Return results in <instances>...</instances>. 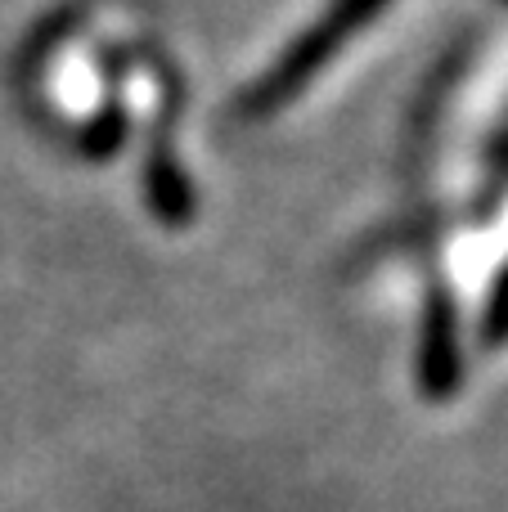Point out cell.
<instances>
[{
	"label": "cell",
	"instance_id": "obj_2",
	"mask_svg": "<svg viewBox=\"0 0 508 512\" xmlns=\"http://www.w3.org/2000/svg\"><path fill=\"white\" fill-rule=\"evenodd\" d=\"M144 180H149V198L162 216H185L189 212V180H185V171L171 162V153L162 149V144L149 153Z\"/></svg>",
	"mask_w": 508,
	"mask_h": 512
},
{
	"label": "cell",
	"instance_id": "obj_3",
	"mask_svg": "<svg viewBox=\"0 0 508 512\" xmlns=\"http://www.w3.org/2000/svg\"><path fill=\"white\" fill-rule=\"evenodd\" d=\"M126 135V122H122V108H104V113L90 122V131L81 135V149L90 153V158H108V153L122 144Z\"/></svg>",
	"mask_w": 508,
	"mask_h": 512
},
{
	"label": "cell",
	"instance_id": "obj_1",
	"mask_svg": "<svg viewBox=\"0 0 508 512\" xmlns=\"http://www.w3.org/2000/svg\"><path fill=\"white\" fill-rule=\"evenodd\" d=\"M383 5L387 0H333L329 14H324L315 27H306V32L284 50V59L252 86V95L243 99V113L266 117V113H275V108H284L293 95H302L306 81L347 45V36L365 32Z\"/></svg>",
	"mask_w": 508,
	"mask_h": 512
}]
</instances>
